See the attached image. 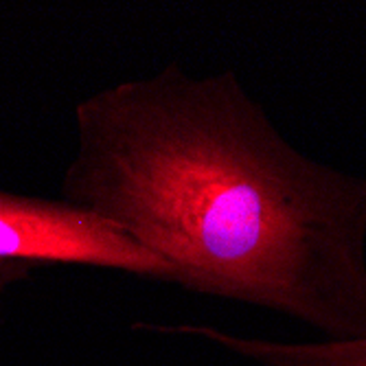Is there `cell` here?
Masks as SVG:
<instances>
[{"mask_svg": "<svg viewBox=\"0 0 366 366\" xmlns=\"http://www.w3.org/2000/svg\"><path fill=\"white\" fill-rule=\"evenodd\" d=\"M61 199L187 292L366 338V176L292 145L232 71L180 64L88 94Z\"/></svg>", "mask_w": 366, "mask_h": 366, "instance_id": "obj_1", "label": "cell"}, {"mask_svg": "<svg viewBox=\"0 0 366 366\" xmlns=\"http://www.w3.org/2000/svg\"><path fill=\"white\" fill-rule=\"evenodd\" d=\"M0 259L79 263L169 283V268L114 226L64 199L0 189Z\"/></svg>", "mask_w": 366, "mask_h": 366, "instance_id": "obj_2", "label": "cell"}, {"mask_svg": "<svg viewBox=\"0 0 366 366\" xmlns=\"http://www.w3.org/2000/svg\"><path fill=\"white\" fill-rule=\"evenodd\" d=\"M143 331L156 334H180L207 340L226 353L237 355L257 366H366V338L353 340H310L287 342L272 338L239 336L215 325H134Z\"/></svg>", "mask_w": 366, "mask_h": 366, "instance_id": "obj_3", "label": "cell"}, {"mask_svg": "<svg viewBox=\"0 0 366 366\" xmlns=\"http://www.w3.org/2000/svg\"><path fill=\"white\" fill-rule=\"evenodd\" d=\"M33 263L26 261H5L0 259V305H3V298L9 292V287H14L16 283L29 279Z\"/></svg>", "mask_w": 366, "mask_h": 366, "instance_id": "obj_4", "label": "cell"}]
</instances>
